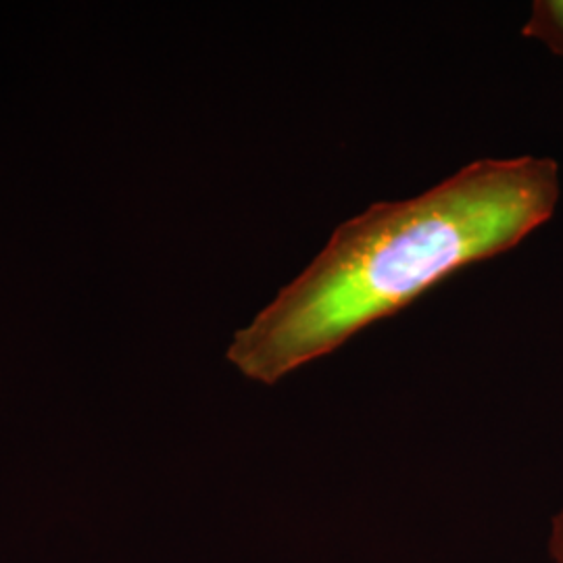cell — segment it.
<instances>
[{"label": "cell", "mask_w": 563, "mask_h": 563, "mask_svg": "<svg viewBox=\"0 0 563 563\" xmlns=\"http://www.w3.org/2000/svg\"><path fill=\"white\" fill-rule=\"evenodd\" d=\"M560 165L478 159L418 197L376 202L341 223L320 255L234 334L228 360L280 383L393 318L474 263L511 251L555 216Z\"/></svg>", "instance_id": "1"}, {"label": "cell", "mask_w": 563, "mask_h": 563, "mask_svg": "<svg viewBox=\"0 0 563 563\" xmlns=\"http://www.w3.org/2000/svg\"><path fill=\"white\" fill-rule=\"evenodd\" d=\"M523 36L543 42L551 53L563 57V0L534 2L523 25Z\"/></svg>", "instance_id": "2"}, {"label": "cell", "mask_w": 563, "mask_h": 563, "mask_svg": "<svg viewBox=\"0 0 563 563\" xmlns=\"http://www.w3.org/2000/svg\"><path fill=\"white\" fill-rule=\"evenodd\" d=\"M547 551H549L551 563H563V505L551 518Z\"/></svg>", "instance_id": "3"}]
</instances>
